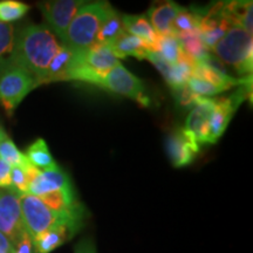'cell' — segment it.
Returning <instances> with one entry per match:
<instances>
[{
    "instance_id": "cell-1",
    "label": "cell",
    "mask_w": 253,
    "mask_h": 253,
    "mask_svg": "<svg viewBox=\"0 0 253 253\" xmlns=\"http://www.w3.org/2000/svg\"><path fill=\"white\" fill-rule=\"evenodd\" d=\"M61 46L62 43L46 25H26L17 32L14 66L30 73L39 86L45 84L49 63Z\"/></svg>"
},
{
    "instance_id": "cell-2",
    "label": "cell",
    "mask_w": 253,
    "mask_h": 253,
    "mask_svg": "<svg viewBox=\"0 0 253 253\" xmlns=\"http://www.w3.org/2000/svg\"><path fill=\"white\" fill-rule=\"evenodd\" d=\"M114 11L115 8L108 1L86 2L68 28L66 46L73 50H86L93 47L101 26Z\"/></svg>"
},
{
    "instance_id": "cell-3",
    "label": "cell",
    "mask_w": 253,
    "mask_h": 253,
    "mask_svg": "<svg viewBox=\"0 0 253 253\" xmlns=\"http://www.w3.org/2000/svg\"><path fill=\"white\" fill-rule=\"evenodd\" d=\"M21 216H23L25 230L32 239L40 233L46 232L53 227L68 221H82L84 210L73 213L55 212L40 201V198L28 194L19 195Z\"/></svg>"
},
{
    "instance_id": "cell-4",
    "label": "cell",
    "mask_w": 253,
    "mask_h": 253,
    "mask_svg": "<svg viewBox=\"0 0 253 253\" xmlns=\"http://www.w3.org/2000/svg\"><path fill=\"white\" fill-rule=\"evenodd\" d=\"M221 62L232 66L239 75H251L253 67L252 36L240 27H232L213 46Z\"/></svg>"
},
{
    "instance_id": "cell-5",
    "label": "cell",
    "mask_w": 253,
    "mask_h": 253,
    "mask_svg": "<svg viewBox=\"0 0 253 253\" xmlns=\"http://www.w3.org/2000/svg\"><path fill=\"white\" fill-rule=\"evenodd\" d=\"M39 87L36 79L25 69L12 66L0 73V104L9 116L32 90Z\"/></svg>"
},
{
    "instance_id": "cell-6",
    "label": "cell",
    "mask_w": 253,
    "mask_h": 253,
    "mask_svg": "<svg viewBox=\"0 0 253 253\" xmlns=\"http://www.w3.org/2000/svg\"><path fill=\"white\" fill-rule=\"evenodd\" d=\"M87 1L82 0H49L38 2L46 26L54 33L62 45H66L67 32L73 19Z\"/></svg>"
},
{
    "instance_id": "cell-7",
    "label": "cell",
    "mask_w": 253,
    "mask_h": 253,
    "mask_svg": "<svg viewBox=\"0 0 253 253\" xmlns=\"http://www.w3.org/2000/svg\"><path fill=\"white\" fill-rule=\"evenodd\" d=\"M99 87L112 93L129 97L143 107H148L150 104V99L145 94L143 82L129 72L122 63L102 77Z\"/></svg>"
},
{
    "instance_id": "cell-8",
    "label": "cell",
    "mask_w": 253,
    "mask_h": 253,
    "mask_svg": "<svg viewBox=\"0 0 253 253\" xmlns=\"http://www.w3.org/2000/svg\"><path fill=\"white\" fill-rule=\"evenodd\" d=\"M251 84L252 82H249V84L239 86L238 90L229 97L216 99V107L209 123L207 144L217 143V141L223 136L237 109L239 108L243 101L248 99L249 91L251 93Z\"/></svg>"
},
{
    "instance_id": "cell-9",
    "label": "cell",
    "mask_w": 253,
    "mask_h": 253,
    "mask_svg": "<svg viewBox=\"0 0 253 253\" xmlns=\"http://www.w3.org/2000/svg\"><path fill=\"white\" fill-rule=\"evenodd\" d=\"M0 232L13 246L26 232L21 216L19 194L12 189L0 190Z\"/></svg>"
},
{
    "instance_id": "cell-10",
    "label": "cell",
    "mask_w": 253,
    "mask_h": 253,
    "mask_svg": "<svg viewBox=\"0 0 253 253\" xmlns=\"http://www.w3.org/2000/svg\"><path fill=\"white\" fill-rule=\"evenodd\" d=\"M232 27L235 26L224 14L223 1H221L205 8L201 23L198 25V33L204 45L210 50Z\"/></svg>"
},
{
    "instance_id": "cell-11",
    "label": "cell",
    "mask_w": 253,
    "mask_h": 253,
    "mask_svg": "<svg viewBox=\"0 0 253 253\" xmlns=\"http://www.w3.org/2000/svg\"><path fill=\"white\" fill-rule=\"evenodd\" d=\"M216 107V99L199 97L189 113L183 130L198 145L207 144L209 123Z\"/></svg>"
},
{
    "instance_id": "cell-12",
    "label": "cell",
    "mask_w": 253,
    "mask_h": 253,
    "mask_svg": "<svg viewBox=\"0 0 253 253\" xmlns=\"http://www.w3.org/2000/svg\"><path fill=\"white\" fill-rule=\"evenodd\" d=\"M166 149L172 166L183 168L194 162L199 153V145L195 143L183 129H177L168 136Z\"/></svg>"
},
{
    "instance_id": "cell-13",
    "label": "cell",
    "mask_w": 253,
    "mask_h": 253,
    "mask_svg": "<svg viewBox=\"0 0 253 253\" xmlns=\"http://www.w3.org/2000/svg\"><path fill=\"white\" fill-rule=\"evenodd\" d=\"M82 221H68L40 233L33 239L34 253H50L65 244L80 229Z\"/></svg>"
},
{
    "instance_id": "cell-14",
    "label": "cell",
    "mask_w": 253,
    "mask_h": 253,
    "mask_svg": "<svg viewBox=\"0 0 253 253\" xmlns=\"http://www.w3.org/2000/svg\"><path fill=\"white\" fill-rule=\"evenodd\" d=\"M72 184L69 177L60 167L54 169L43 170L38 173L36 178L28 185L27 194L40 197V196L60 191V190L71 189Z\"/></svg>"
},
{
    "instance_id": "cell-15",
    "label": "cell",
    "mask_w": 253,
    "mask_h": 253,
    "mask_svg": "<svg viewBox=\"0 0 253 253\" xmlns=\"http://www.w3.org/2000/svg\"><path fill=\"white\" fill-rule=\"evenodd\" d=\"M181 8L182 6L175 1H160L153 4L148 11L147 18L158 36H175L172 24Z\"/></svg>"
},
{
    "instance_id": "cell-16",
    "label": "cell",
    "mask_w": 253,
    "mask_h": 253,
    "mask_svg": "<svg viewBox=\"0 0 253 253\" xmlns=\"http://www.w3.org/2000/svg\"><path fill=\"white\" fill-rule=\"evenodd\" d=\"M82 61L101 77H104L116 66L121 65V61L109 45H94L90 48L82 50Z\"/></svg>"
},
{
    "instance_id": "cell-17",
    "label": "cell",
    "mask_w": 253,
    "mask_h": 253,
    "mask_svg": "<svg viewBox=\"0 0 253 253\" xmlns=\"http://www.w3.org/2000/svg\"><path fill=\"white\" fill-rule=\"evenodd\" d=\"M109 46L120 60L126 59V56H134L138 60H144L147 59L150 52H153V49L143 40L126 32L120 34L115 40L109 43Z\"/></svg>"
},
{
    "instance_id": "cell-18",
    "label": "cell",
    "mask_w": 253,
    "mask_h": 253,
    "mask_svg": "<svg viewBox=\"0 0 253 253\" xmlns=\"http://www.w3.org/2000/svg\"><path fill=\"white\" fill-rule=\"evenodd\" d=\"M125 32L140 38L148 46L156 52L158 34L151 26L147 15H122Z\"/></svg>"
},
{
    "instance_id": "cell-19",
    "label": "cell",
    "mask_w": 253,
    "mask_h": 253,
    "mask_svg": "<svg viewBox=\"0 0 253 253\" xmlns=\"http://www.w3.org/2000/svg\"><path fill=\"white\" fill-rule=\"evenodd\" d=\"M225 17L235 27L243 28L253 34V2L252 1H223Z\"/></svg>"
},
{
    "instance_id": "cell-20",
    "label": "cell",
    "mask_w": 253,
    "mask_h": 253,
    "mask_svg": "<svg viewBox=\"0 0 253 253\" xmlns=\"http://www.w3.org/2000/svg\"><path fill=\"white\" fill-rule=\"evenodd\" d=\"M17 31L11 24L0 23V73L14 66Z\"/></svg>"
},
{
    "instance_id": "cell-21",
    "label": "cell",
    "mask_w": 253,
    "mask_h": 253,
    "mask_svg": "<svg viewBox=\"0 0 253 253\" xmlns=\"http://www.w3.org/2000/svg\"><path fill=\"white\" fill-rule=\"evenodd\" d=\"M25 156H26L31 166L39 169L40 171L54 169V168L59 167L54 157L50 154L48 145L43 138H37L33 143L30 144V147L26 149Z\"/></svg>"
},
{
    "instance_id": "cell-22",
    "label": "cell",
    "mask_w": 253,
    "mask_h": 253,
    "mask_svg": "<svg viewBox=\"0 0 253 253\" xmlns=\"http://www.w3.org/2000/svg\"><path fill=\"white\" fill-rule=\"evenodd\" d=\"M176 37L181 43L183 53L196 63L203 62L210 55L208 47L204 45L201 37H199L198 31L182 33Z\"/></svg>"
},
{
    "instance_id": "cell-23",
    "label": "cell",
    "mask_w": 253,
    "mask_h": 253,
    "mask_svg": "<svg viewBox=\"0 0 253 253\" xmlns=\"http://www.w3.org/2000/svg\"><path fill=\"white\" fill-rule=\"evenodd\" d=\"M205 8H184L182 7L176 15L172 24V31L175 36L189 32L198 31V25L203 17Z\"/></svg>"
},
{
    "instance_id": "cell-24",
    "label": "cell",
    "mask_w": 253,
    "mask_h": 253,
    "mask_svg": "<svg viewBox=\"0 0 253 253\" xmlns=\"http://www.w3.org/2000/svg\"><path fill=\"white\" fill-rule=\"evenodd\" d=\"M73 54H74V50L72 48H69L66 45L61 46L58 54L54 56V59L49 63L48 69H47L45 84H50V82L55 81H65L66 72H67L69 63L72 61Z\"/></svg>"
},
{
    "instance_id": "cell-25",
    "label": "cell",
    "mask_w": 253,
    "mask_h": 253,
    "mask_svg": "<svg viewBox=\"0 0 253 253\" xmlns=\"http://www.w3.org/2000/svg\"><path fill=\"white\" fill-rule=\"evenodd\" d=\"M123 32H125V27H123L122 15L115 9L104 20L102 26H101L99 33H97L95 45H109L113 40H115Z\"/></svg>"
},
{
    "instance_id": "cell-26",
    "label": "cell",
    "mask_w": 253,
    "mask_h": 253,
    "mask_svg": "<svg viewBox=\"0 0 253 253\" xmlns=\"http://www.w3.org/2000/svg\"><path fill=\"white\" fill-rule=\"evenodd\" d=\"M156 53L170 65H175L178 62L184 54L176 36H158Z\"/></svg>"
},
{
    "instance_id": "cell-27",
    "label": "cell",
    "mask_w": 253,
    "mask_h": 253,
    "mask_svg": "<svg viewBox=\"0 0 253 253\" xmlns=\"http://www.w3.org/2000/svg\"><path fill=\"white\" fill-rule=\"evenodd\" d=\"M0 160H2L11 167L27 168L30 162L27 161L24 153L18 149V147L8 136L2 138L0 142Z\"/></svg>"
},
{
    "instance_id": "cell-28",
    "label": "cell",
    "mask_w": 253,
    "mask_h": 253,
    "mask_svg": "<svg viewBox=\"0 0 253 253\" xmlns=\"http://www.w3.org/2000/svg\"><path fill=\"white\" fill-rule=\"evenodd\" d=\"M30 11V6L17 0L0 1V23L11 24L24 18Z\"/></svg>"
},
{
    "instance_id": "cell-29",
    "label": "cell",
    "mask_w": 253,
    "mask_h": 253,
    "mask_svg": "<svg viewBox=\"0 0 253 253\" xmlns=\"http://www.w3.org/2000/svg\"><path fill=\"white\" fill-rule=\"evenodd\" d=\"M186 87L192 94L197 97H211L213 95H217L223 91L219 87L214 86L211 82L205 81L203 79H199L196 77H191L189 79Z\"/></svg>"
},
{
    "instance_id": "cell-30",
    "label": "cell",
    "mask_w": 253,
    "mask_h": 253,
    "mask_svg": "<svg viewBox=\"0 0 253 253\" xmlns=\"http://www.w3.org/2000/svg\"><path fill=\"white\" fill-rule=\"evenodd\" d=\"M30 179L24 168L12 167L11 168V189L18 192L19 195L27 194Z\"/></svg>"
},
{
    "instance_id": "cell-31",
    "label": "cell",
    "mask_w": 253,
    "mask_h": 253,
    "mask_svg": "<svg viewBox=\"0 0 253 253\" xmlns=\"http://www.w3.org/2000/svg\"><path fill=\"white\" fill-rule=\"evenodd\" d=\"M173 94H175V97L176 100L178 101V103L183 107H189V106H192V104L195 106V103L197 102V100L199 99V97L192 94L186 86L173 90Z\"/></svg>"
},
{
    "instance_id": "cell-32",
    "label": "cell",
    "mask_w": 253,
    "mask_h": 253,
    "mask_svg": "<svg viewBox=\"0 0 253 253\" xmlns=\"http://www.w3.org/2000/svg\"><path fill=\"white\" fill-rule=\"evenodd\" d=\"M32 251H33V239L27 232H25L13 246V253H32Z\"/></svg>"
},
{
    "instance_id": "cell-33",
    "label": "cell",
    "mask_w": 253,
    "mask_h": 253,
    "mask_svg": "<svg viewBox=\"0 0 253 253\" xmlns=\"http://www.w3.org/2000/svg\"><path fill=\"white\" fill-rule=\"evenodd\" d=\"M11 166L0 160V190L11 189Z\"/></svg>"
},
{
    "instance_id": "cell-34",
    "label": "cell",
    "mask_w": 253,
    "mask_h": 253,
    "mask_svg": "<svg viewBox=\"0 0 253 253\" xmlns=\"http://www.w3.org/2000/svg\"><path fill=\"white\" fill-rule=\"evenodd\" d=\"M74 253H97L95 243L90 238H84L75 246Z\"/></svg>"
},
{
    "instance_id": "cell-35",
    "label": "cell",
    "mask_w": 253,
    "mask_h": 253,
    "mask_svg": "<svg viewBox=\"0 0 253 253\" xmlns=\"http://www.w3.org/2000/svg\"><path fill=\"white\" fill-rule=\"evenodd\" d=\"M0 253H13V245L0 232Z\"/></svg>"
},
{
    "instance_id": "cell-36",
    "label": "cell",
    "mask_w": 253,
    "mask_h": 253,
    "mask_svg": "<svg viewBox=\"0 0 253 253\" xmlns=\"http://www.w3.org/2000/svg\"><path fill=\"white\" fill-rule=\"evenodd\" d=\"M6 136H7V134H6L5 130H4V128H2L1 125H0V142H1L2 138L6 137Z\"/></svg>"
}]
</instances>
